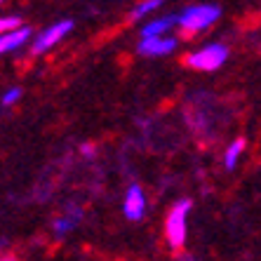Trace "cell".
Returning a JSON list of instances; mask_svg holds the SVG:
<instances>
[{"label": "cell", "instance_id": "6da1fadb", "mask_svg": "<svg viewBox=\"0 0 261 261\" xmlns=\"http://www.w3.org/2000/svg\"><path fill=\"white\" fill-rule=\"evenodd\" d=\"M193 202L191 200H176L172 210L165 217V238L172 249H181L186 245V236H189V212Z\"/></svg>", "mask_w": 261, "mask_h": 261}, {"label": "cell", "instance_id": "7a4b0ae2", "mask_svg": "<svg viewBox=\"0 0 261 261\" xmlns=\"http://www.w3.org/2000/svg\"><path fill=\"white\" fill-rule=\"evenodd\" d=\"M219 19H221V7L202 3V5H191L184 12H179V26L186 33H195V31L212 29Z\"/></svg>", "mask_w": 261, "mask_h": 261}, {"label": "cell", "instance_id": "3957f363", "mask_svg": "<svg viewBox=\"0 0 261 261\" xmlns=\"http://www.w3.org/2000/svg\"><path fill=\"white\" fill-rule=\"evenodd\" d=\"M226 59H228V47L221 43H210L189 52L184 64L189 68H195V71H217L219 66L226 64Z\"/></svg>", "mask_w": 261, "mask_h": 261}, {"label": "cell", "instance_id": "277c9868", "mask_svg": "<svg viewBox=\"0 0 261 261\" xmlns=\"http://www.w3.org/2000/svg\"><path fill=\"white\" fill-rule=\"evenodd\" d=\"M71 31H73V21H71V19H61V21H55V24L47 26V29H45L43 33L36 38V40H33V47H31V52H33V55H43V52H47V49L55 47L61 38H66Z\"/></svg>", "mask_w": 261, "mask_h": 261}, {"label": "cell", "instance_id": "5b68a950", "mask_svg": "<svg viewBox=\"0 0 261 261\" xmlns=\"http://www.w3.org/2000/svg\"><path fill=\"white\" fill-rule=\"evenodd\" d=\"M122 212L129 221H141V217L146 214V195L139 184H132L125 193V202H122Z\"/></svg>", "mask_w": 261, "mask_h": 261}, {"label": "cell", "instance_id": "8992f818", "mask_svg": "<svg viewBox=\"0 0 261 261\" xmlns=\"http://www.w3.org/2000/svg\"><path fill=\"white\" fill-rule=\"evenodd\" d=\"M179 40L170 36H163V38H141L139 45H137V52L144 57H165L174 52Z\"/></svg>", "mask_w": 261, "mask_h": 261}, {"label": "cell", "instance_id": "52a82bcc", "mask_svg": "<svg viewBox=\"0 0 261 261\" xmlns=\"http://www.w3.org/2000/svg\"><path fill=\"white\" fill-rule=\"evenodd\" d=\"M174 24H179V14L153 19V21H148V24L141 29V38H163V33H167Z\"/></svg>", "mask_w": 261, "mask_h": 261}, {"label": "cell", "instance_id": "ba28073f", "mask_svg": "<svg viewBox=\"0 0 261 261\" xmlns=\"http://www.w3.org/2000/svg\"><path fill=\"white\" fill-rule=\"evenodd\" d=\"M31 33H33L31 26H21V29L12 31V33H3V38H0V52H14V49H19L21 45H26Z\"/></svg>", "mask_w": 261, "mask_h": 261}, {"label": "cell", "instance_id": "9c48e42d", "mask_svg": "<svg viewBox=\"0 0 261 261\" xmlns=\"http://www.w3.org/2000/svg\"><path fill=\"white\" fill-rule=\"evenodd\" d=\"M243 151H245V139L231 141V146L224 151V167H226V170H236L238 158L243 155Z\"/></svg>", "mask_w": 261, "mask_h": 261}, {"label": "cell", "instance_id": "30bf717a", "mask_svg": "<svg viewBox=\"0 0 261 261\" xmlns=\"http://www.w3.org/2000/svg\"><path fill=\"white\" fill-rule=\"evenodd\" d=\"M75 226H78V221L71 219L68 214H64V217H57L55 221H52V231H55L57 238H64V236H68Z\"/></svg>", "mask_w": 261, "mask_h": 261}, {"label": "cell", "instance_id": "8fae6325", "mask_svg": "<svg viewBox=\"0 0 261 261\" xmlns=\"http://www.w3.org/2000/svg\"><path fill=\"white\" fill-rule=\"evenodd\" d=\"M158 7H160V0H146V3H139V5L134 7L132 19H141V17H146L148 12L158 10Z\"/></svg>", "mask_w": 261, "mask_h": 261}, {"label": "cell", "instance_id": "7c38bea8", "mask_svg": "<svg viewBox=\"0 0 261 261\" xmlns=\"http://www.w3.org/2000/svg\"><path fill=\"white\" fill-rule=\"evenodd\" d=\"M21 17H17V14H14V17H3L0 19V31H3V33H12V31H17V29H21Z\"/></svg>", "mask_w": 261, "mask_h": 261}, {"label": "cell", "instance_id": "4fadbf2b", "mask_svg": "<svg viewBox=\"0 0 261 261\" xmlns=\"http://www.w3.org/2000/svg\"><path fill=\"white\" fill-rule=\"evenodd\" d=\"M21 99V87H10V90L3 92V97H0V103L3 106H12Z\"/></svg>", "mask_w": 261, "mask_h": 261}, {"label": "cell", "instance_id": "5bb4252c", "mask_svg": "<svg viewBox=\"0 0 261 261\" xmlns=\"http://www.w3.org/2000/svg\"><path fill=\"white\" fill-rule=\"evenodd\" d=\"M66 214H68V217H71V219H75V221H80V219H83V214H85V212H83V207H80V205H75V202H71V205H66Z\"/></svg>", "mask_w": 261, "mask_h": 261}, {"label": "cell", "instance_id": "9a60e30c", "mask_svg": "<svg viewBox=\"0 0 261 261\" xmlns=\"http://www.w3.org/2000/svg\"><path fill=\"white\" fill-rule=\"evenodd\" d=\"M80 153H83L85 158H92V155L97 153V148H94V144H83L80 146Z\"/></svg>", "mask_w": 261, "mask_h": 261}, {"label": "cell", "instance_id": "2e32d148", "mask_svg": "<svg viewBox=\"0 0 261 261\" xmlns=\"http://www.w3.org/2000/svg\"><path fill=\"white\" fill-rule=\"evenodd\" d=\"M0 261H17V256H12V254H5V256H3V259H0Z\"/></svg>", "mask_w": 261, "mask_h": 261}]
</instances>
